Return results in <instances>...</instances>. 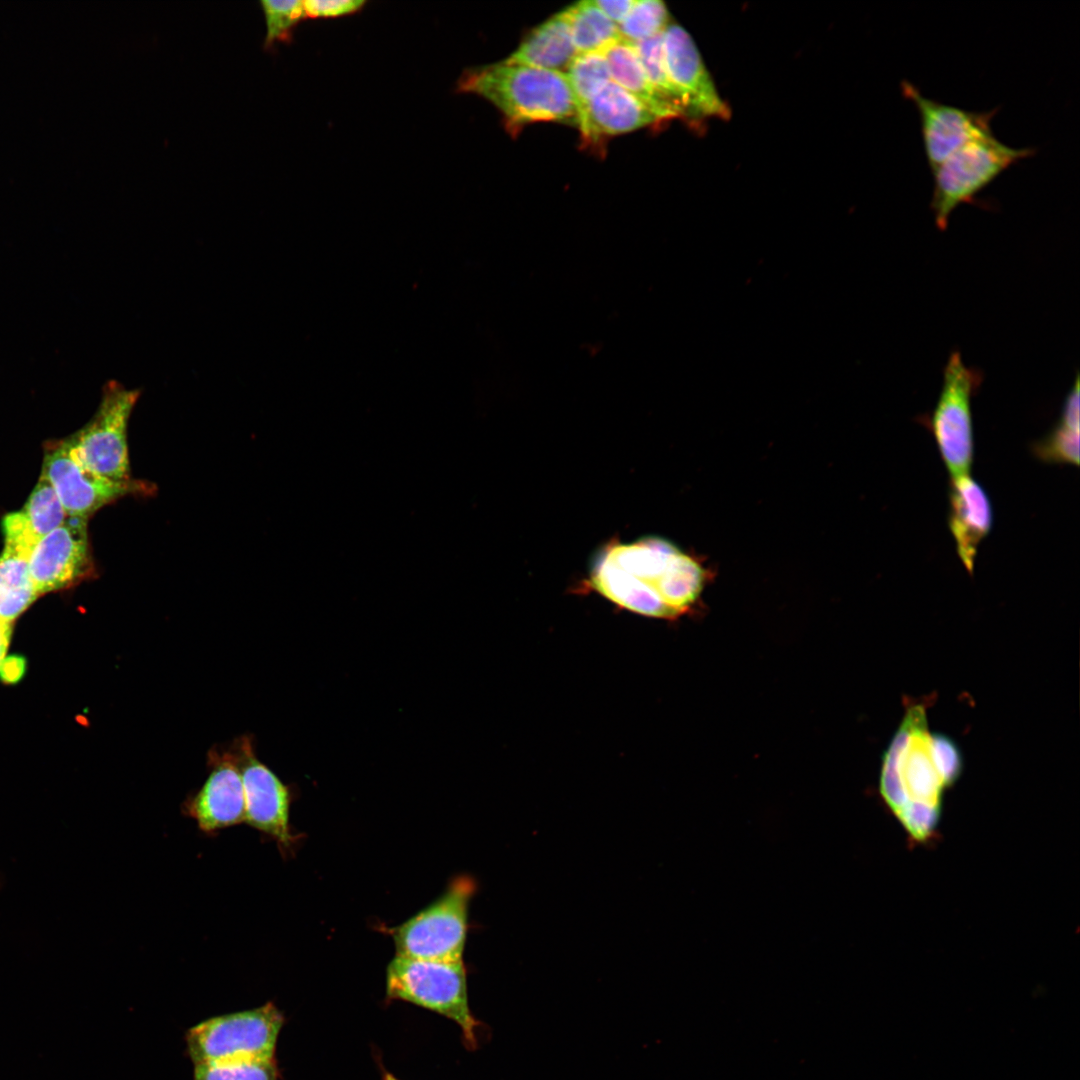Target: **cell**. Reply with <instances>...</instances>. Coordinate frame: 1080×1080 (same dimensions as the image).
Returning a JSON list of instances; mask_svg holds the SVG:
<instances>
[{
  "label": "cell",
  "mask_w": 1080,
  "mask_h": 1080,
  "mask_svg": "<svg viewBox=\"0 0 1080 1080\" xmlns=\"http://www.w3.org/2000/svg\"><path fill=\"white\" fill-rule=\"evenodd\" d=\"M590 578L598 593L621 608L673 618L697 600L705 570L669 541L645 537L607 546L594 562Z\"/></svg>",
  "instance_id": "6da1fadb"
},
{
  "label": "cell",
  "mask_w": 1080,
  "mask_h": 1080,
  "mask_svg": "<svg viewBox=\"0 0 1080 1080\" xmlns=\"http://www.w3.org/2000/svg\"><path fill=\"white\" fill-rule=\"evenodd\" d=\"M457 89L493 104L510 126L538 121L577 125V109L564 73L502 61L465 71Z\"/></svg>",
  "instance_id": "7a4b0ae2"
},
{
  "label": "cell",
  "mask_w": 1080,
  "mask_h": 1080,
  "mask_svg": "<svg viewBox=\"0 0 1080 1080\" xmlns=\"http://www.w3.org/2000/svg\"><path fill=\"white\" fill-rule=\"evenodd\" d=\"M386 994L432 1010L456 1022L466 1044L477 1045L479 1022L468 1004L466 970L461 961L395 956L386 970Z\"/></svg>",
  "instance_id": "3957f363"
},
{
  "label": "cell",
  "mask_w": 1080,
  "mask_h": 1080,
  "mask_svg": "<svg viewBox=\"0 0 1080 1080\" xmlns=\"http://www.w3.org/2000/svg\"><path fill=\"white\" fill-rule=\"evenodd\" d=\"M1033 148H1014L994 135L966 143L932 170L934 187L930 207L936 226L945 230L953 211L973 202L976 195L1004 171L1034 155Z\"/></svg>",
  "instance_id": "277c9868"
},
{
  "label": "cell",
  "mask_w": 1080,
  "mask_h": 1080,
  "mask_svg": "<svg viewBox=\"0 0 1080 1080\" xmlns=\"http://www.w3.org/2000/svg\"><path fill=\"white\" fill-rule=\"evenodd\" d=\"M475 882L467 876L452 880L445 892L414 916L395 927H385L396 955L408 958L461 961L465 947L468 909Z\"/></svg>",
  "instance_id": "5b68a950"
},
{
  "label": "cell",
  "mask_w": 1080,
  "mask_h": 1080,
  "mask_svg": "<svg viewBox=\"0 0 1080 1080\" xmlns=\"http://www.w3.org/2000/svg\"><path fill=\"white\" fill-rule=\"evenodd\" d=\"M284 1016L272 1003L214 1016L185 1035L193 1064L245 1059H273Z\"/></svg>",
  "instance_id": "8992f818"
},
{
  "label": "cell",
  "mask_w": 1080,
  "mask_h": 1080,
  "mask_svg": "<svg viewBox=\"0 0 1080 1080\" xmlns=\"http://www.w3.org/2000/svg\"><path fill=\"white\" fill-rule=\"evenodd\" d=\"M983 382L979 369L968 367L953 351L943 370V383L925 423L931 430L951 478L969 474L973 461L972 398Z\"/></svg>",
  "instance_id": "52a82bcc"
},
{
  "label": "cell",
  "mask_w": 1080,
  "mask_h": 1080,
  "mask_svg": "<svg viewBox=\"0 0 1080 1080\" xmlns=\"http://www.w3.org/2000/svg\"><path fill=\"white\" fill-rule=\"evenodd\" d=\"M141 391L110 380L90 421L67 438L75 457L91 471L113 481L130 476L128 423Z\"/></svg>",
  "instance_id": "ba28073f"
},
{
  "label": "cell",
  "mask_w": 1080,
  "mask_h": 1080,
  "mask_svg": "<svg viewBox=\"0 0 1080 1080\" xmlns=\"http://www.w3.org/2000/svg\"><path fill=\"white\" fill-rule=\"evenodd\" d=\"M41 475L52 485L67 515L84 519L118 499L150 496L156 490L148 481H113L96 474L75 457L67 439L48 443Z\"/></svg>",
  "instance_id": "9c48e42d"
},
{
  "label": "cell",
  "mask_w": 1080,
  "mask_h": 1080,
  "mask_svg": "<svg viewBox=\"0 0 1080 1080\" xmlns=\"http://www.w3.org/2000/svg\"><path fill=\"white\" fill-rule=\"evenodd\" d=\"M243 783L245 823L276 841L283 854L297 840L289 824L292 791L254 752L252 737L242 735L230 745Z\"/></svg>",
  "instance_id": "30bf717a"
},
{
  "label": "cell",
  "mask_w": 1080,
  "mask_h": 1080,
  "mask_svg": "<svg viewBox=\"0 0 1080 1080\" xmlns=\"http://www.w3.org/2000/svg\"><path fill=\"white\" fill-rule=\"evenodd\" d=\"M87 522L68 517L32 548L29 570L39 596L71 588L94 575Z\"/></svg>",
  "instance_id": "8fae6325"
},
{
  "label": "cell",
  "mask_w": 1080,
  "mask_h": 1080,
  "mask_svg": "<svg viewBox=\"0 0 1080 1080\" xmlns=\"http://www.w3.org/2000/svg\"><path fill=\"white\" fill-rule=\"evenodd\" d=\"M901 91L918 111L924 151L931 171L966 143L993 135L991 121L998 109L975 112L944 104L925 97L907 80L901 82Z\"/></svg>",
  "instance_id": "7c38bea8"
},
{
  "label": "cell",
  "mask_w": 1080,
  "mask_h": 1080,
  "mask_svg": "<svg viewBox=\"0 0 1080 1080\" xmlns=\"http://www.w3.org/2000/svg\"><path fill=\"white\" fill-rule=\"evenodd\" d=\"M207 765L208 778L184 801L183 813L206 833L245 822L243 783L230 746L209 750Z\"/></svg>",
  "instance_id": "4fadbf2b"
},
{
  "label": "cell",
  "mask_w": 1080,
  "mask_h": 1080,
  "mask_svg": "<svg viewBox=\"0 0 1080 1080\" xmlns=\"http://www.w3.org/2000/svg\"><path fill=\"white\" fill-rule=\"evenodd\" d=\"M663 52L668 75L679 91L688 117L727 119L730 110L720 97L714 81L690 34L670 23L663 32Z\"/></svg>",
  "instance_id": "5bb4252c"
},
{
  "label": "cell",
  "mask_w": 1080,
  "mask_h": 1080,
  "mask_svg": "<svg viewBox=\"0 0 1080 1080\" xmlns=\"http://www.w3.org/2000/svg\"><path fill=\"white\" fill-rule=\"evenodd\" d=\"M993 522L991 502L982 486L969 474L951 478L948 526L957 554L971 574L978 546Z\"/></svg>",
  "instance_id": "9a60e30c"
},
{
  "label": "cell",
  "mask_w": 1080,
  "mask_h": 1080,
  "mask_svg": "<svg viewBox=\"0 0 1080 1080\" xmlns=\"http://www.w3.org/2000/svg\"><path fill=\"white\" fill-rule=\"evenodd\" d=\"M657 121L649 108L611 80L588 102L577 126L585 141L597 143L603 137L631 132Z\"/></svg>",
  "instance_id": "2e32d148"
},
{
  "label": "cell",
  "mask_w": 1080,
  "mask_h": 1080,
  "mask_svg": "<svg viewBox=\"0 0 1080 1080\" xmlns=\"http://www.w3.org/2000/svg\"><path fill=\"white\" fill-rule=\"evenodd\" d=\"M577 54L568 12L564 9L530 31L503 61L565 73Z\"/></svg>",
  "instance_id": "e0dca14e"
},
{
  "label": "cell",
  "mask_w": 1080,
  "mask_h": 1080,
  "mask_svg": "<svg viewBox=\"0 0 1080 1080\" xmlns=\"http://www.w3.org/2000/svg\"><path fill=\"white\" fill-rule=\"evenodd\" d=\"M929 740L927 719L924 717L914 728L899 771L908 801L941 807L945 787L934 767Z\"/></svg>",
  "instance_id": "ac0fdd59"
},
{
  "label": "cell",
  "mask_w": 1080,
  "mask_h": 1080,
  "mask_svg": "<svg viewBox=\"0 0 1080 1080\" xmlns=\"http://www.w3.org/2000/svg\"><path fill=\"white\" fill-rule=\"evenodd\" d=\"M603 53L612 81L640 100L659 120L681 117L649 81L632 43L620 39Z\"/></svg>",
  "instance_id": "d6986e66"
},
{
  "label": "cell",
  "mask_w": 1080,
  "mask_h": 1080,
  "mask_svg": "<svg viewBox=\"0 0 1080 1080\" xmlns=\"http://www.w3.org/2000/svg\"><path fill=\"white\" fill-rule=\"evenodd\" d=\"M29 554L4 546L0 556V622H13L36 600Z\"/></svg>",
  "instance_id": "ffe728a7"
},
{
  "label": "cell",
  "mask_w": 1080,
  "mask_h": 1080,
  "mask_svg": "<svg viewBox=\"0 0 1080 1080\" xmlns=\"http://www.w3.org/2000/svg\"><path fill=\"white\" fill-rule=\"evenodd\" d=\"M924 717H926V711L922 704L911 705L883 756L880 793L894 813L908 801L900 776V762L915 726Z\"/></svg>",
  "instance_id": "44dd1931"
},
{
  "label": "cell",
  "mask_w": 1080,
  "mask_h": 1080,
  "mask_svg": "<svg viewBox=\"0 0 1080 1080\" xmlns=\"http://www.w3.org/2000/svg\"><path fill=\"white\" fill-rule=\"evenodd\" d=\"M573 44L578 54L602 52L621 39L618 26L593 0L580 1L566 8Z\"/></svg>",
  "instance_id": "7402d4cb"
},
{
  "label": "cell",
  "mask_w": 1080,
  "mask_h": 1080,
  "mask_svg": "<svg viewBox=\"0 0 1080 1080\" xmlns=\"http://www.w3.org/2000/svg\"><path fill=\"white\" fill-rule=\"evenodd\" d=\"M564 74L575 101L578 121L591 98L612 80L609 65L603 51L580 53Z\"/></svg>",
  "instance_id": "603a6c76"
},
{
  "label": "cell",
  "mask_w": 1080,
  "mask_h": 1080,
  "mask_svg": "<svg viewBox=\"0 0 1080 1080\" xmlns=\"http://www.w3.org/2000/svg\"><path fill=\"white\" fill-rule=\"evenodd\" d=\"M21 513L38 540L64 524L69 517L52 485L42 475Z\"/></svg>",
  "instance_id": "cb8c5ba5"
},
{
  "label": "cell",
  "mask_w": 1080,
  "mask_h": 1080,
  "mask_svg": "<svg viewBox=\"0 0 1080 1080\" xmlns=\"http://www.w3.org/2000/svg\"><path fill=\"white\" fill-rule=\"evenodd\" d=\"M632 44L656 91L677 110L681 117H688L683 99L667 72L663 52V33Z\"/></svg>",
  "instance_id": "d4e9b609"
},
{
  "label": "cell",
  "mask_w": 1080,
  "mask_h": 1080,
  "mask_svg": "<svg viewBox=\"0 0 1080 1080\" xmlns=\"http://www.w3.org/2000/svg\"><path fill=\"white\" fill-rule=\"evenodd\" d=\"M670 23L669 11L662 1L635 0L618 29L622 40L636 43L662 34Z\"/></svg>",
  "instance_id": "484cf974"
},
{
  "label": "cell",
  "mask_w": 1080,
  "mask_h": 1080,
  "mask_svg": "<svg viewBox=\"0 0 1080 1080\" xmlns=\"http://www.w3.org/2000/svg\"><path fill=\"white\" fill-rule=\"evenodd\" d=\"M194 1080H280L275 1058L194 1064Z\"/></svg>",
  "instance_id": "4316f807"
},
{
  "label": "cell",
  "mask_w": 1080,
  "mask_h": 1080,
  "mask_svg": "<svg viewBox=\"0 0 1080 1080\" xmlns=\"http://www.w3.org/2000/svg\"><path fill=\"white\" fill-rule=\"evenodd\" d=\"M1079 421L1060 414L1057 425L1043 439L1035 442L1032 451L1042 461L1060 464H1079Z\"/></svg>",
  "instance_id": "83f0119b"
},
{
  "label": "cell",
  "mask_w": 1080,
  "mask_h": 1080,
  "mask_svg": "<svg viewBox=\"0 0 1080 1080\" xmlns=\"http://www.w3.org/2000/svg\"><path fill=\"white\" fill-rule=\"evenodd\" d=\"M266 23L265 48L288 41L295 27L306 18L303 1L263 0L260 2Z\"/></svg>",
  "instance_id": "f1b7e54d"
},
{
  "label": "cell",
  "mask_w": 1080,
  "mask_h": 1080,
  "mask_svg": "<svg viewBox=\"0 0 1080 1080\" xmlns=\"http://www.w3.org/2000/svg\"><path fill=\"white\" fill-rule=\"evenodd\" d=\"M940 811L939 806L907 801L895 815L914 842H925L935 834Z\"/></svg>",
  "instance_id": "f546056e"
},
{
  "label": "cell",
  "mask_w": 1080,
  "mask_h": 1080,
  "mask_svg": "<svg viewBox=\"0 0 1080 1080\" xmlns=\"http://www.w3.org/2000/svg\"><path fill=\"white\" fill-rule=\"evenodd\" d=\"M929 749L934 767L944 785L949 787L960 777L963 760L958 745L944 734H930Z\"/></svg>",
  "instance_id": "4dcf8cb0"
},
{
  "label": "cell",
  "mask_w": 1080,
  "mask_h": 1080,
  "mask_svg": "<svg viewBox=\"0 0 1080 1080\" xmlns=\"http://www.w3.org/2000/svg\"><path fill=\"white\" fill-rule=\"evenodd\" d=\"M364 0H307L303 1L306 18L332 19L353 15L366 5Z\"/></svg>",
  "instance_id": "1f68e13d"
},
{
  "label": "cell",
  "mask_w": 1080,
  "mask_h": 1080,
  "mask_svg": "<svg viewBox=\"0 0 1080 1080\" xmlns=\"http://www.w3.org/2000/svg\"><path fill=\"white\" fill-rule=\"evenodd\" d=\"M5 545L30 554L38 541L21 511L7 514L2 521Z\"/></svg>",
  "instance_id": "d6a6232c"
},
{
  "label": "cell",
  "mask_w": 1080,
  "mask_h": 1080,
  "mask_svg": "<svg viewBox=\"0 0 1080 1080\" xmlns=\"http://www.w3.org/2000/svg\"><path fill=\"white\" fill-rule=\"evenodd\" d=\"M596 6L617 26L626 18L635 0H593Z\"/></svg>",
  "instance_id": "836d02e7"
},
{
  "label": "cell",
  "mask_w": 1080,
  "mask_h": 1080,
  "mask_svg": "<svg viewBox=\"0 0 1080 1080\" xmlns=\"http://www.w3.org/2000/svg\"><path fill=\"white\" fill-rule=\"evenodd\" d=\"M24 659L21 657H9L4 659L0 666V675L2 680L7 683H12L19 680L24 673Z\"/></svg>",
  "instance_id": "e575fe53"
},
{
  "label": "cell",
  "mask_w": 1080,
  "mask_h": 1080,
  "mask_svg": "<svg viewBox=\"0 0 1080 1080\" xmlns=\"http://www.w3.org/2000/svg\"><path fill=\"white\" fill-rule=\"evenodd\" d=\"M11 635V625L0 622V666L5 659V654L9 645Z\"/></svg>",
  "instance_id": "d590c367"
},
{
  "label": "cell",
  "mask_w": 1080,
  "mask_h": 1080,
  "mask_svg": "<svg viewBox=\"0 0 1080 1080\" xmlns=\"http://www.w3.org/2000/svg\"><path fill=\"white\" fill-rule=\"evenodd\" d=\"M384 1080H399V1079H397L394 1075H392L390 1073H385L384 1074Z\"/></svg>",
  "instance_id": "8d00e7d4"
}]
</instances>
